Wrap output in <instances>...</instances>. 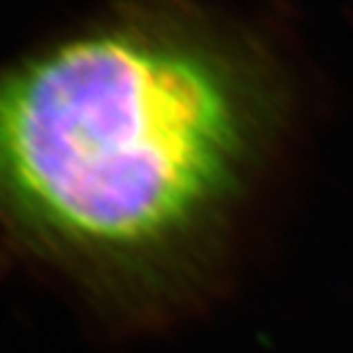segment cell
<instances>
[{
  "mask_svg": "<svg viewBox=\"0 0 353 353\" xmlns=\"http://www.w3.org/2000/svg\"><path fill=\"white\" fill-rule=\"evenodd\" d=\"M243 147L225 77L170 45L88 37L0 79V209L60 249L172 241L228 192Z\"/></svg>",
  "mask_w": 353,
  "mask_h": 353,
  "instance_id": "cell-1",
  "label": "cell"
}]
</instances>
